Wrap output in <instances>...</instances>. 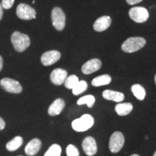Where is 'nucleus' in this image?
Wrapping results in <instances>:
<instances>
[{
    "label": "nucleus",
    "mask_w": 156,
    "mask_h": 156,
    "mask_svg": "<svg viewBox=\"0 0 156 156\" xmlns=\"http://www.w3.org/2000/svg\"><path fill=\"white\" fill-rule=\"evenodd\" d=\"M146 44L145 38L142 37H132L127 38L122 45V49L126 53H133L144 47Z\"/></svg>",
    "instance_id": "nucleus-1"
},
{
    "label": "nucleus",
    "mask_w": 156,
    "mask_h": 156,
    "mask_svg": "<svg viewBox=\"0 0 156 156\" xmlns=\"http://www.w3.org/2000/svg\"><path fill=\"white\" fill-rule=\"evenodd\" d=\"M11 41L14 46L15 49L18 52H23L30 45V39L26 34H21L15 31L12 35Z\"/></svg>",
    "instance_id": "nucleus-2"
},
{
    "label": "nucleus",
    "mask_w": 156,
    "mask_h": 156,
    "mask_svg": "<svg viewBox=\"0 0 156 156\" xmlns=\"http://www.w3.org/2000/svg\"><path fill=\"white\" fill-rule=\"evenodd\" d=\"M94 124V119L90 114H84L80 118L75 119L72 122V126L75 131L78 132H85L90 129Z\"/></svg>",
    "instance_id": "nucleus-3"
},
{
    "label": "nucleus",
    "mask_w": 156,
    "mask_h": 156,
    "mask_svg": "<svg viewBox=\"0 0 156 156\" xmlns=\"http://www.w3.org/2000/svg\"><path fill=\"white\" fill-rule=\"evenodd\" d=\"M129 15L132 20L138 23H145L149 18L147 9L142 7H132L129 11Z\"/></svg>",
    "instance_id": "nucleus-4"
},
{
    "label": "nucleus",
    "mask_w": 156,
    "mask_h": 156,
    "mask_svg": "<svg viewBox=\"0 0 156 156\" xmlns=\"http://www.w3.org/2000/svg\"><path fill=\"white\" fill-rule=\"evenodd\" d=\"M52 24L57 30H62L65 27L66 17L63 10L59 7H54L51 12Z\"/></svg>",
    "instance_id": "nucleus-5"
},
{
    "label": "nucleus",
    "mask_w": 156,
    "mask_h": 156,
    "mask_svg": "<svg viewBox=\"0 0 156 156\" xmlns=\"http://www.w3.org/2000/svg\"><path fill=\"white\" fill-rule=\"evenodd\" d=\"M124 145V136L122 132H115L109 140V149L113 153H116L121 151Z\"/></svg>",
    "instance_id": "nucleus-6"
},
{
    "label": "nucleus",
    "mask_w": 156,
    "mask_h": 156,
    "mask_svg": "<svg viewBox=\"0 0 156 156\" xmlns=\"http://www.w3.org/2000/svg\"><path fill=\"white\" fill-rule=\"evenodd\" d=\"M16 14L19 18L24 20H30L36 18V12L30 6L21 3L17 6Z\"/></svg>",
    "instance_id": "nucleus-7"
},
{
    "label": "nucleus",
    "mask_w": 156,
    "mask_h": 156,
    "mask_svg": "<svg viewBox=\"0 0 156 156\" xmlns=\"http://www.w3.org/2000/svg\"><path fill=\"white\" fill-rule=\"evenodd\" d=\"M0 85L7 92L11 93H20L23 90L22 85L18 81L11 78H3L0 81Z\"/></svg>",
    "instance_id": "nucleus-8"
},
{
    "label": "nucleus",
    "mask_w": 156,
    "mask_h": 156,
    "mask_svg": "<svg viewBox=\"0 0 156 156\" xmlns=\"http://www.w3.org/2000/svg\"><path fill=\"white\" fill-rule=\"evenodd\" d=\"M60 57H61V54L58 51H48L45 52L41 56V61L44 66H51L58 62Z\"/></svg>",
    "instance_id": "nucleus-9"
},
{
    "label": "nucleus",
    "mask_w": 156,
    "mask_h": 156,
    "mask_svg": "<svg viewBox=\"0 0 156 156\" xmlns=\"http://www.w3.org/2000/svg\"><path fill=\"white\" fill-rule=\"evenodd\" d=\"M82 147L85 153L88 156L95 155L98 151L96 141L92 136L85 137L82 143Z\"/></svg>",
    "instance_id": "nucleus-10"
},
{
    "label": "nucleus",
    "mask_w": 156,
    "mask_h": 156,
    "mask_svg": "<svg viewBox=\"0 0 156 156\" xmlns=\"http://www.w3.org/2000/svg\"><path fill=\"white\" fill-rule=\"evenodd\" d=\"M67 77V72L61 68H56L51 73V81L56 85H61L64 83Z\"/></svg>",
    "instance_id": "nucleus-11"
},
{
    "label": "nucleus",
    "mask_w": 156,
    "mask_h": 156,
    "mask_svg": "<svg viewBox=\"0 0 156 156\" xmlns=\"http://www.w3.org/2000/svg\"><path fill=\"white\" fill-rule=\"evenodd\" d=\"M101 62L98 58H93L85 62L82 67V72L85 75H90V74L95 73L101 67Z\"/></svg>",
    "instance_id": "nucleus-12"
},
{
    "label": "nucleus",
    "mask_w": 156,
    "mask_h": 156,
    "mask_svg": "<svg viewBox=\"0 0 156 156\" xmlns=\"http://www.w3.org/2000/svg\"><path fill=\"white\" fill-rule=\"evenodd\" d=\"M112 24V18L109 16H103L97 19L93 25V28L97 32L106 30Z\"/></svg>",
    "instance_id": "nucleus-13"
},
{
    "label": "nucleus",
    "mask_w": 156,
    "mask_h": 156,
    "mask_svg": "<svg viewBox=\"0 0 156 156\" xmlns=\"http://www.w3.org/2000/svg\"><path fill=\"white\" fill-rule=\"evenodd\" d=\"M41 147V141L38 138H34L31 140L26 145L25 148V152L26 155L34 156L38 153Z\"/></svg>",
    "instance_id": "nucleus-14"
},
{
    "label": "nucleus",
    "mask_w": 156,
    "mask_h": 156,
    "mask_svg": "<svg viewBox=\"0 0 156 156\" xmlns=\"http://www.w3.org/2000/svg\"><path fill=\"white\" fill-rule=\"evenodd\" d=\"M65 106V102L63 99L57 98L51 104L49 108L48 109V113L50 116H57L63 110Z\"/></svg>",
    "instance_id": "nucleus-15"
},
{
    "label": "nucleus",
    "mask_w": 156,
    "mask_h": 156,
    "mask_svg": "<svg viewBox=\"0 0 156 156\" xmlns=\"http://www.w3.org/2000/svg\"><path fill=\"white\" fill-rule=\"evenodd\" d=\"M103 98L108 101H112L116 103H120L124 101V95L121 92L112 90H106L103 92Z\"/></svg>",
    "instance_id": "nucleus-16"
},
{
    "label": "nucleus",
    "mask_w": 156,
    "mask_h": 156,
    "mask_svg": "<svg viewBox=\"0 0 156 156\" xmlns=\"http://www.w3.org/2000/svg\"><path fill=\"white\" fill-rule=\"evenodd\" d=\"M133 109V106L130 103H122L117 104L115 111L119 116H126L130 114Z\"/></svg>",
    "instance_id": "nucleus-17"
},
{
    "label": "nucleus",
    "mask_w": 156,
    "mask_h": 156,
    "mask_svg": "<svg viewBox=\"0 0 156 156\" xmlns=\"http://www.w3.org/2000/svg\"><path fill=\"white\" fill-rule=\"evenodd\" d=\"M111 82H112V77L110 75H103L95 77L92 80V85L94 87H99L108 85Z\"/></svg>",
    "instance_id": "nucleus-18"
},
{
    "label": "nucleus",
    "mask_w": 156,
    "mask_h": 156,
    "mask_svg": "<svg viewBox=\"0 0 156 156\" xmlns=\"http://www.w3.org/2000/svg\"><path fill=\"white\" fill-rule=\"evenodd\" d=\"M23 138L20 136H17L10 140L9 142H7V145H6V148L9 151H15L23 145Z\"/></svg>",
    "instance_id": "nucleus-19"
},
{
    "label": "nucleus",
    "mask_w": 156,
    "mask_h": 156,
    "mask_svg": "<svg viewBox=\"0 0 156 156\" xmlns=\"http://www.w3.org/2000/svg\"><path fill=\"white\" fill-rule=\"evenodd\" d=\"M132 92L133 95L135 96L138 100L143 101L145 99L146 92L145 90L142 85H139V84H135L132 86Z\"/></svg>",
    "instance_id": "nucleus-20"
},
{
    "label": "nucleus",
    "mask_w": 156,
    "mask_h": 156,
    "mask_svg": "<svg viewBox=\"0 0 156 156\" xmlns=\"http://www.w3.org/2000/svg\"><path fill=\"white\" fill-rule=\"evenodd\" d=\"M95 101V97L92 95H85V96L81 97L80 98L78 99L77 103L79 106H81V105L86 104L87 107L89 108H92L94 105Z\"/></svg>",
    "instance_id": "nucleus-21"
},
{
    "label": "nucleus",
    "mask_w": 156,
    "mask_h": 156,
    "mask_svg": "<svg viewBox=\"0 0 156 156\" xmlns=\"http://www.w3.org/2000/svg\"><path fill=\"white\" fill-rule=\"evenodd\" d=\"M87 88V83L86 81L81 80L77 83V85L73 88V93L75 95H78L85 92Z\"/></svg>",
    "instance_id": "nucleus-22"
},
{
    "label": "nucleus",
    "mask_w": 156,
    "mask_h": 156,
    "mask_svg": "<svg viewBox=\"0 0 156 156\" xmlns=\"http://www.w3.org/2000/svg\"><path fill=\"white\" fill-rule=\"evenodd\" d=\"M62 148L57 144H54L48 148L44 156H61Z\"/></svg>",
    "instance_id": "nucleus-23"
},
{
    "label": "nucleus",
    "mask_w": 156,
    "mask_h": 156,
    "mask_svg": "<svg viewBox=\"0 0 156 156\" xmlns=\"http://www.w3.org/2000/svg\"><path fill=\"white\" fill-rule=\"evenodd\" d=\"M79 81V79H78V77L76 75H70L67 77L65 82H64V86L67 87V89L73 90V87L77 85Z\"/></svg>",
    "instance_id": "nucleus-24"
},
{
    "label": "nucleus",
    "mask_w": 156,
    "mask_h": 156,
    "mask_svg": "<svg viewBox=\"0 0 156 156\" xmlns=\"http://www.w3.org/2000/svg\"><path fill=\"white\" fill-rule=\"evenodd\" d=\"M66 153L67 156H80L79 151L75 145L70 144L67 147L66 149Z\"/></svg>",
    "instance_id": "nucleus-25"
},
{
    "label": "nucleus",
    "mask_w": 156,
    "mask_h": 156,
    "mask_svg": "<svg viewBox=\"0 0 156 156\" xmlns=\"http://www.w3.org/2000/svg\"><path fill=\"white\" fill-rule=\"evenodd\" d=\"M15 0H2V6L3 8L6 9H10L14 5Z\"/></svg>",
    "instance_id": "nucleus-26"
},
{
    "label": "nucleus",
    "mask_w": 156,
    "mask_h": 156,
    "mask_svg": "<svg viewBox=\"0 0 156 156\" xmlns=\"http://www.w3.org/2000/svg\"><path fill=\"white\" fill-rule=\"evenodd\" d=\"M142 1V0H126V2H127L129 5H136V4L141 2Z\"/></svg>",
    "instance_id": "nucleus-27"
},
{
    "label": "nucleus",
    "mask_w": 156,
    "mask_h": 156,
    "mask_svg": "<svg viewBox=\"0 0 156 156\" xmlns=\"http://www.w3.org/2000/svg\"><path fill=\"white\" fill-rule=\"evenodd\" d=\"M5 127V122L2 118L0 117V130H2Z\"/></svg>",
    "instance_id": "nucleus-28"
},
{
    "label": "nucleus",
    "mask_w": 156,
    "mask_h": 156,
    "mask_svg": "<svg viewBox=\"0 0 156 156\" xmlns=\"http://www.w3.org/2000/svg\"><path fill=\"white\" fill-rule=\"evenodd\" d=\"M3 17V7L2 6V4H0V20L2 19Z\"/></svg>",
    "instance_id": "nucleus-29"
},
{
    "label": "nucleus",
    "mask_w": 156,
    "mask_h": 156,
    "mask_svg": "<svg viewBox=\"0 0 156 156\" xmlns=\"http://www.w3.org/2000/svg\"><path fill=\"white\" fill-rule=\"evenodd\" d=\"M2 67H3V58L1 56H0V72H1L2 69Z\"/></svg>",
    "instance_id": "nucleus-30"
},
{
    "label": "nucleus",
    "mask_w": 156,
    "mask_h": 156,
    "mask_svg": "<svg viewBox=\"0 0 156 156\" xmlns=\"http://www.w3.org/2000/svg\"><path fill=\"white\" fill-rule=\"evenodd\" d=\"M130 156H140L139 155H137V154H133V155H130Z\"/></svg>",
    "instance_id": "nucleus-31"
},
{
    "label": "nucleus",
    "mask_w": 156,
    "mask_h": 156,
    "mask_svg": "<svg viewBox=\"0 0 156 156\" xmlns=\"http://www.w3.org/2000/svg\"><path fill=\"white\" fill-rule=\"evenodd\" d=\"M155 84H156V75L155 76Z\"/></svg>",
    "instance_id": "nucleus-32"
},
{
    "label": "nucleus",
    "mask_w": 156,
    "mask_h": 156,
    "mask_svg": "<svg viewBox=\"0 0 156 156\" xmlns=\"http://www.w3.org/2000/svg\"><path fill=\"white\" fill-rule=\"evenodd\" d=\"M153 156H156V151L155 152V153H154V155H153Z\"/></svg>",
    "instance_id": "nucleus-33"
},
{
    "label": "nucleus",
    "mask_w": 156,
    "mask_h": 156,
    "mask_svg": "<svg viewBox=\"0 0 156 156\" xmlns=\"http://www.w3.org/2000/svg\"><path fill=\"white\" fill-rule=\"evenodd\" d=\"M19 156H22V155H19Z\"/></svg>",
    "instance_id": "nucleus-34"
}]
</instances>
